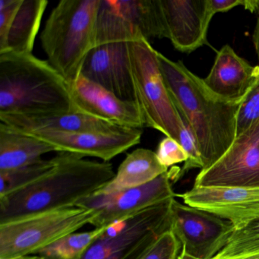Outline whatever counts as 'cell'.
Instances as JSON below:
<instances>
[{"mask_svg": "<svg viewBox=\"0 0 259 259\" xmlns=\"http://www.w3.org/2000/svg\"><path fill=\"white\" fill-rule=\"evenodd\" d=\"M81 75L122 101L137 104L130 43L107 44L94 48L84 60Z\"/></svg>", "mask_w": 259, "mask_h": 259, "instance_id": "obj_14", "label": "cell"}, {"mask_svg": "<svg viewBox=\"0 0 259 259\" xmlns=\"http://www.w3.org/2000/svg\"><path fill=\"white\" fill-rule=\"evenodd\" d=\"M54 167L33 184L0 198V224L37 213L75 207L115 177L108 162L57 153Z\"/></svg>", "mask_w": 259, "mask_h": 259, "instance_id": "obj_2", "label": "cell"}, {"mask_svg": "<svg viewBox=\"0 0 259 259\" xmlns=\"http://www.w3.org/2000/svg\"><path fill=\"white\" fill-rule=\"evenodd\" d=\"M0 122L28 135L43 132L110 133L123 128L79 111L34 115L0 114Z\"/></svg>", "mask_w": 259, "mask_h": 259, "instance_id": "obj_18", "label": "cell"}, {"mask_svg": "<svg viewBox=\"0 0 259 259\" xmlns=\"http://www.w3.org/2000/svg\"><path fill=\"white\" fill-rule=\"evenodd\" d=\"M56 151L49 144L0 122V171L31 164Z\"/></svg>", "mask_w": 259, "mask_h": 259, "instance_id": "obj_19", "label": "cell"}, {"mask_svg": "<svg viewBox=\"0 0 259 259\" xmlns=\"http://www.w3.org/2000/svg\"><path fill=\"white\" fill-rule=\"evenodd\" d=\"M130 52L136 101L145 126L179 142L183 119L165 84L158 51L148 40H141L130 43Z\"/></svg>", "mask_w": 259, "mask_h": 259, "instance_id": "obj_5", "label": "cell"}, {"mask_svg": "<svg viewBox=\"0 0 259 259\" xmlns=\"http://www.w3.org/2000/svg\"><path fill=\"white\" fill-rule=\"evenodd\" d=\"M257 22H256L255 28H254V33L252 35L253 45H254V50H255L256 54H257V59L259 61V11L257 12Z\"/></svg>", "mask_w": 259, "mask_h": 259, "instance_id": "obj_31", "label": "cell"}, {"mask_svg": "<svg viewBox=\"0 0 259 259\" xmlns=\"http://www.w3.org/2000/svg\"><path fill=\"white\" fill-rule=\"evenodd\" d=\"M96 211L68 207L0 224V259L36 254L63 236L92 224Z\"/></svg>", "mask_w": 259, "mask_h": 259, "instance_id": "obj_6", "label": "cell"}, {"mask_svg": "<svg viewBox=\"0 0 259 259\" xmlns=\"http://www.w3.org/2000/svg\"><path fill=\"white\" fill-rule=\"evenodd\" d=\"M258 119L259 78L239 104L236 116V137L245 133Z\"/></svg>", "mask_w": 259, "mask_h": 259, "instance_id": "obj_25", "label": "cell"}, {"mask_svg": "<svg viewBox=\"0 0 259 259\" xmlns=\"http://www.w3.org/2000/svg\"><path fill=\"white\" fill-rule=\"evenodd\" d=\"M151 38H166L159 0H100L96 47Z\"/></svg>", "mask_w": 259, "mask_h": 259, "instance_id": "obj_8", "label": "cell"}, {"mask_svg": "<svg viewBox=\"0 0 259 259\" xmlns=\"http://www.w3.org/2000/svg\"><path fill=\"white\" fill-rule=\"evenodd\" d=\"M177 259H195V258H192V257H186V256H183V255H182V254H180V255H179L178 258H177Z\"/></svg>", "mask_w": 259, "mask_h": 259, "instance_id": "obj_34", "label": "cell"}, {"mask_svg": "<svg viewBox=\"0 0 259 259\" xmlns=\"http://www.w3.org/2000/svg\"><path fill=\"white\" fill-rule=\"evenodd\" d=\"M166 38L175 49L190 54L207 44L213 15L207 0H159Z\"/></svg>", "mask_w": 259, "mask_h": 259, "instance_id": "obj_13", "label": "cell"}, {"mask_svg": "<svg viewBox=\"0 0 259 259\" xmlns=\"http://www.w3.org/2000/svg\"><path fill=\"white\" fill-rule=\"evenodd\" d=\"M179 142L187 154L188 160L185 162L183 168L181 169H179L176 180H180L190 169H195V168L203 169L202 160H201V154H200L196 139L189 127V124L185 119H183V125L181 128V132H180Z\"/></svg>", "mask_w": 259, "mask_h": 259, "instance_id": "obj_26", "label": "cell"}, {"mask_svg": "<svg viewBox=\"0 0 259 259\" xmlns=\"http://www.w3.org/2000/svg\"><path fill=\"white\" fill-rule=\"evenodd\" d=\"M194 186L259 188V119L214 164L200 171Z\"/></svg>", "mask_w": 259, "mask_h": 259, "instance_id": "obj_11", "label": "cell"}, {"mask_svg": "<svg viewBox=\"0 0 259 259\" xmlns=\"http://www.w3.org/2000/svg\"><path fill=\"white\" fill-rule=\"evenodd\" d=\"M259 78V66H253L226 45L221 48L207 76L206 87L229 102L240 103Z\"/></svg>", "mask_w": 259, "mask_h": 259, "instance_id": "obj_17", "label": "cell"}, {"mask_svg": "<svg viewBox=\"0 0 259 259\" xmlns=\"http://www.w3.org/2000/svg\"><path fill=\"white\" fill-rule=\"evenodd\" d=\"M259 251V218L235 230L228 243L212 259H228Z\"/></svg>", "mask_w": 259, "mask_h": 259, "instance_id": "obj_24", "label": "cell"}, {"mask_svg": "<svg viewBox=\"0 0 259 259\" xmlns=\"http://www.w3.org/2000/svg\"><path fill=\"white\" fill-rule=\"evenodd\" d=\"M77 111L71 86L32 54H0V114Z\"/></svg>", "mask_w": 259, "mask_h": 259, "instance_id": "obj_3", "label": "cell"}, {"mask_svg": "<svg viewBox=\"0 0 259 259\" xmlns=\"http://www.w3.org/2000/svg\"><path fill=\"white\" fill-rule=\"evenodd\" d=\"M228 259H259V251L258 252L252 253V254H245V255L231 257V258Z\"/></svg>", "mask_w": 259, "mask_h": 259, "instance_id": "obj_32", "label": "cell"}, {"mask_svg": "<svg viewBox=\"0 0 259 259\" xmlns=\"http://www.w3.org/2000/svg\"><path fill=\"white\" fill-rule=\"evenodd\" d=\"M7 259H44L37 254H29V255L18 256V257H10Z\"/></svg>", "mask_w": 259, "mask_h": 259, "instance_id": "obj_33", "label": "cell"}, {"mask_svg": "<svg viewBox=\"0 0 259 259\" xmlns=\"http://www.w3.org/2000/svg\"><path fill=\"white\" fill-rule=\"evenodd\" d=\"M181 244L171 230L163 233L140 259H177Z\"/></svg>", "mask_w": 259, "mask_h": 259, "instance_id": "obj_27", "label": "cell"}, {"mask_svg": "<svg viewBox=\"0 0 259 259\" xmlns=\"http://www.w3.org/2000/svg\"><path fill=\"white\" fill-rule=\"evenodd\" d=\"M174 199L110 226L76 259H140L163 233L170 230Z\"/></svg>", "mask_w": 259, "mask_h": 259, "instance_id": "obj_7", "label": "cell"}, {"mask_svg": "<svg viewBox=\"0 0 259 259\" xmlns=\"http://www.w3.org/2000/svg\"><path fill=\"white\" fill-rule=\"evenodd\" d=\"M172 180L174 171L171 169L142 186L112 193L96 192L76 206L95 210L97 214L92 225L95 228H107L148 207L175 198Z\"/></svg>", "mask_w": 259, "mask_h": 259, "instance_id": "obj_9", "label": "cell"}, {"mask_svg": "<svg viewBox=\"0 0 259 259\" xmlns=\"http://www.w3.org/2000/svg\"><path fill=\"white\" fill-rule=\"evenodd\" d=\"M167 171L168 168L159 162L156 152L138 148L126 156L113 180L97 192L112 193L142 186Z\"/></svg>", "mask_w": 259, "mask_h": 259, "instance_id": "obj_20", "label": "cell"}, {"mask_svg": "<svg viewBox=\"0 0 259 259\" xmlns=\"http://www.w3.org/2000/svg\"><path fill=\"white\" fill-rule=\"evenodd\" d=\"M177 196L187 205L229 221L236 230L259 218V188L193 186Z\"/></svg>", "mask_w": 259, "mask_h": 259, "instance_id": "obj_12", "label": "cell"}, {"mask_svg": "<svg viewBox=\"0 0 259 259\" xmlns=\"http://www.w3.org/2000/svg\"><path fill=\"white\" fill-rule=\"evenodd\" d=\"M209 9L212 14L226 13L232 9L237 7H243L245 8L246 0H207Z\"/></svg>", "mask_w": 259, "mask_h": 259, "instance_id": "obj_30", "label": "cell"}, {"mask_svg": "<svg viewBox=\"0 0 259 259\" xmlns=\"http://www.w3.org/2000/svg\"><path fill=\"white\" fill-rule=\"evenodd\" d=\"M171 229L182 247V255L195 259H211L228 243L235 232L233 224L174 198Z\"/></svg>", "mask_w": 259, "mask_h": 259, "instance_id": "obj_10", "label": "cell"}, {"mask_svg": "<svg viewBox=\"0 0 259 259\" xmlns=\"http://www.w3.org/2000/svg\"><path fill=\"white\" fill-rule=\"evenodd\" d=\"M99 4L100 0H62L51 11L40 34L48 63L70 86L96 47Z\"/></svg>", "mask_w": 259, "mask_h": 259, "instance_id": "obj_4", "label": "cell"}, {"mask_svg": "<svg viewBox=\"0 0 259 259\" xmlns=\"http://www.w3.org/2000/svg\"><path fill=\"white\" fill-rule=\"evenodd\" d=\"M48 0H23L12 24L4 54H32Z\"/></svg>", "mask_w": 259, "mask_h": 259, "instance_id": "obj_21", "label": "cell"}, {"mask_svg": "<svg viewBox=\"0 0 259 259\" xmlns=\"http://www.w3.org/2000/svg\"><path fill=\"white\" fill-rule=\"evenodd\" d=\"M23 0H0V53L4 52L12 24Z\"/></svg>", "mask_w": 259, "mask_h": 259, "instance_id": "obj_29", "label": "cell"}, {"mask_svg": "<svg viewBox=\"0 0 259 259\" xmlns=\"http://www.w3.org/2000/svg\"><path fill=\"white\" fill-rule=\"evenodd\" d=\"M55 164V157L51 160L40 159L17 169L0 171V198L35 183L48 174Z\"/></svg>", "mask_w": 259, "mask_h": 259, "instance_id": "obj_22", "label": "cell"}, {"mask_svg": "<svg viewBox=\"0 0 259 259\" xmlns=\"http://www.w3.org/2000/svg\"><path fill=\"white\" fill-rule=\"evenodd\" d=\"M107 228L101 227L91 231L70 233L40 250L36 254L44 259L78 258L91 243Z\"/></svg>", "mask_w": 259, "mask_h": 259, "instance_id": "obj_23", "label": "cell"}, {"mask_svg": "<svg viewBox=\"0 0 259 259\" xmlns=\"http://www.w3.org/2000/svg\"><path fill=\"white\" fill-rule=\"evenodd\" d=\"M71 92L77 111L122 128L142 130L145 126L136 103L122 101L81 75L71 86Z\"/></svg>", "mask_w": 259, "mask_h": 259, "instance_id": "obj_16", "label": "cell"}, {"mask_svg": "<svg viewBox=\"0 0 259 259\" xmlns=\"http://www.w3.org/2000/svg\"><path fill=\"white\" fill-rule=\"evenodd\" d=\"M157 57L172 101L196 139L201 170L207 169L226 154L236 139L241 102H229L213 95L183 62L172 61L159 52Z\"/></svg>", "mask_w": 259, "mask_h": 259, "instance_id": "obj_1", "label": "cell"}, {"mask_svg": "<svg viewBox=\"0 0 259 259\" xmlns=\"http://www.w3.org/2000/svg\"><path fill=\"white\" fill-rule=\"evenodd\" d=\"M156 154L159 162L167 168L188 160L187 154L180 142L169 137H165L159 143Z\"/></svg>", "mask_w": 259, "mask_h": 259, "instance_id": "obj_28", "label": "cell"}, {"mask_svg": "<svg viewBox=\"0 0 259 259\" xmlns=\"http://www.w3.org/2000/svg\"><path fill=\"white\" fill-rule=\"evenodd\" d=\"M142 135L141 128H123L110 133L43 132L30 136L49 144L57 152L64 151L83 157H98L108 162L140 143Z\"/></svg>", "mask_w": 259, "mask_h": 259, "instance_id": "obj_15", "label": "cell"}]
</instances>
